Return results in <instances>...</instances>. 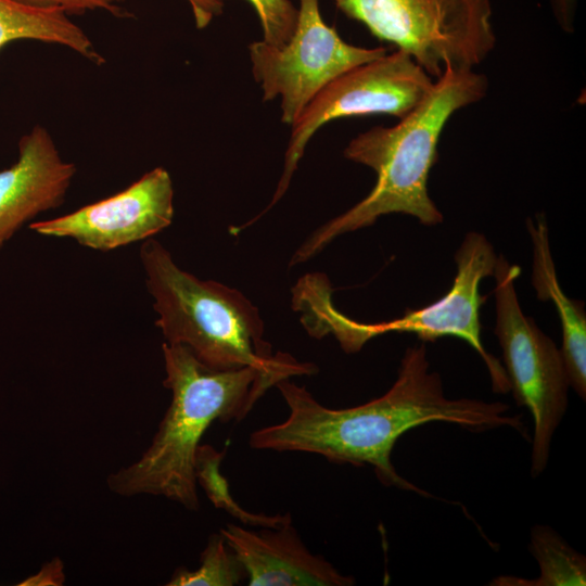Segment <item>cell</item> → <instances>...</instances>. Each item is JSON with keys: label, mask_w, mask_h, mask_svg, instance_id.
I'll return each instance as SVG.
<instances>
[{"label": "cell", "mask_w": 586, "mask_h": 586, "mask_svg": "<svg viewBox=\"0 0 586 586\" xmlns=\"http://www.w3.org/2000/svg\"><path fill=\"white\" fill-rule=\"evenodd\" d=\"M276 386L289 416L281 423L254 431L249 440L252 448L313 453L335 463L369 464L384 486L423 496L429 494L400 476L391 460L397 440L407 431L443 421L477 432L509 426L525 435L520 416L507 415V404L448 398L440 374L430 371L423 342L405 351L390 390L359 406L324 407L290 379Z\"/></svg>", "instance_id": "obj_1"}, {"label": "cell", "mask_w": 586, "mask_h": 586, "mask_svg": "<svg viewBox=\"0 0 586 586\" xmlns=\"http://www.w3.org/2000/svg\"><path fill=\"white\" fill-rule=\"evenodd\" d=\"M487 87L482 74L446 67L398 124L377 126L355 137L344 156L372 168L377 174L374 187L360 202L315 230L295 251L289 266L309 260L337 237L371 226L383 215L402 213L422 225L441 224L443 214L428 192L440 136L451 115L484 98Z\"/></svg>", "instance_id": "obj_2"}, {"label": "cell", "mask_w": 586, "mask_h": 586, "mask_svg": "<svg viewBox=\"0 0 586 586\" xmlns=\"http://www.w3.org/2000/svg\"><path fill=\"white\" fill-rule=\"evenodd\" d=\"M171 402L151 445L132 464L111 474L107 485L122 496H164L198 510L195 456L216 421L243 419L256 402L284 379V373L255 367L215 370L180 344L162 345Z\"/></svg>", "instance_id": "obj_3"}, {"label": "cell", "mask_w": 586, "mask_h": 586, "mask_svg": "<svg viewBox=\"0 0 586 586\" xmlns=\"http://www.w3.org/2000/svg\"><path fill=\"white\" fill-rule=\"evenodd\" d=\"M140 260L157 314L155 326L166 343L188 347L215 370L251 366L290 378L317 372L310 362L281 352L272 354L263 339L257 307L240 291L181 269L170 252L151 238L140 247Z\"/></svg>", "instance_id": "obj_4"}, {"label": "cell", "mask_w": 586, "mask_h": 586, "mask_svg": "<svg viewBox=\"0 0 586 586\" xmlns=\"http://www.w3.org/2000/svg\"><path fill=\"white\" fill-rule=\"evenodd\" d=\"M335 4L436 79L446 67L472 69L495 47L491 0H335Z\"/></svg>", "instance_id": "obj_5"}, {"label": "cell", "mask_w": 586, "mask_h": 586, "mask_svg": "<svg viewBox=\"0 0 586 586\" xmlns=\"http://www.w3.org/2000/svg\"><path fill=\"white\" fill-rule=\"evenodd\" d=\"M520 273L518 265L497 257L494 333L514 399L534 421L531 473L537 477L547 467L552 436L565 415L570 380L561 351L522 311L514 285Z\"/></svg>", "instance_id": "obj_6"}, {"label": "cell", "mask_w": 586, "mask_h": 586, "mask_svg": "<svg viewBox=\"0 0 586 586\" xmlns=\"http://www.w3.org/2000/svg\"><path fill=\"white\" fill-rule=\"evenodd\" d=\"M433 84L402 50L359 64L328 82L291 125L282 175L263 213L286 192L305 146L317 129L342 117L384 113L402 118L428 94Z\"/></svg>", "instance_id": "obj_7"}, {"label": "cell", "mask_w": 586, "mask_h": 586, "mask_svg": "<svg viewBox=\"0 0 586 586\" xmlns=\"http://www.w3.org/2000/svg\"><path fill=\"white\" fill-rule=\"evenodd\" d=\"M252 72L264 101L281 98V119L292 125L313 98L344 72L386 54L384 48L345 42L326 24L319 0H300L295 30L282 47L263 40L249 46Z\"/></svg>", "instance_id": "obj_8"}, {"label": "cell", "mask_w": 586, "mask_h": 586, "mask_svg": "<svg viewBox=\"0 0 586 586\" xmlns=\"http://www.w3.org/2000/svg\"><path fill=\"white\" fill-rule=\"evenodd\" d=\"M497 257L484 234L468 232L455 254L457 272L449 291L432 304L407 309L400 318L391 321H356L359 344L364 346L372 337L387 332H411L423 343L455 336L467 342L481 356L494 392L507 393L510 385L505 368L486 352L481 340L480 307L486 296L481 295L480 284L484 278L493 276Z\"/></svg>", "instance_id": "obj_9"}, {"label": "cell", "mask_w": 586, "mask_h": 586, "mask_svg": "<svg viewBox=\"0 0 586 586\" xmlns=\"http://www.w3.org/2000/svg\"><path fill=\"white\" fill-rule=\"evenodd\" d=\"M173 218V180L165 168L156 167L114 195L29 228L107 252L152 238L170 226Z\"/></svg>", "instance_id": "obj_10"}, {"label": "cell", "mask_w": 586, "mask_h": 586, "mask_svg": "<svg viewBox=\"0 0 586 586\" xmlns=\"http://www.w3.org/2000/svg\"><path fill=\"white\" fill-rule=\"evenodd\" d=\"M17 149L16 162L0 170V249L33 218L58 208L77 171L41 125L23 135Z\"/></svg>", "instance_id": "obj_11"}, {"label": "cell", "mask_w": 586, "mask_h": 586, "mask_svg": "<svg viewBox=\"0 0 586 586\" xmlns=\"http://www.w3.org/2000/svg\"><path fill=\"white\" fill-rule=\"evenodd\" d=\"M220 533L243 565L251 586L355 584L354 577L343 575L324 558L311 553L298 537L292 521L277 528L259 531L229 523Z\"/></svg>", "instance_id": "obj_12"}, {"label": "cell", "mask_w": 586, "mask_h": 586, "mask_svg": "<svg viewBox=\"0 0 586 586\" xmlns=\"http://www.w3.org/2000/svg\"><path fill=\"white\" fill-rule=\"evenodd\" d=\"M526 226L533 243L532 283L540 301H551L560 319L561 354L570 386L584 400L586 397V313L584 303L565 295L556 273L545 216L537 214Z\"/></svg>", "instance_id": "obj_13"}, {"label": "cell", "mask_w": 586, "mask_h": 586, "mask_svg": "<svg viewBox=\"0 0 586 586\" xmlns=\"http://www.w3.org/2000/svg\"><path fill=\"white\" fill-rule=\"evenodd\" d=\"M62 9H46L0 0V50L16 40L66 47L97 65L104 63L90 37Z\"/></svg>", "instance_id": "obj_14"}, {"label": "cell", "mask_w": 586, "mask_h": 586, "mask_svg": "<svg viewBox=\"0 0 586 586\" xmlns=\"http://www.w3.org/2000/svg\"><path fill=\"white\" fill-rule=\"evenodd\" d=\"M530 550L539 565L535 579L499 576L491 585L501 586H578L586 585V559L555 530L535 525L531 531Z\"/></svg>", "instance_id": "obj_15"}, {"label": "cell", "mask_w": 586, "mask_h": 586, "mask_svg": "<svg viewBox=\"0 0 586 586\" xmlns=\"http://www.w3.org/2000/svg\"><path fill=\"white\" fill-rule=\"evenodd\" d=\"M246 581V573L219 532L213 534L201 553L200 566L190 571L179 568L169 586H234Z\"/></svg>", "instance_id": "obj_16"}, {"label": "cell", "mask_w": 586, "mask_h": 586, "mask_svg": "<svg viewBox=\"0 0 586 586\" xmlns=\"http://www.w3.org/2000/svg\"><path fill=\"white\" fill-rule=\"evenodd\" d=\"M225 453H219L209 445H200L195 456V477L216 507L224 508L242 522L262 526L280 527L291 522V514L266 515L249 513L230 496L227 481L219 472V463Z\"/></svg>", "instance_id": "obj_17"}, {"label": "cell", "mask_w": 586, "mask_h": 586, "mask_svg": "<svg viewBox=\"0 0 586 586\" xmlns=\"http://www.w3.org/2000/svg\"><path fill=\"white\" fill-rule=\"evenodd\" d=\"M249 1L259 17L264 35L263 41L272 47L285 44L295 30L298 9L290 0Z\"/></svg>", "instance_id": "obj_18"}, {"label": "cell", "mask_w": 586, "mask_h": 586, "mask_svg": "<svg viewBox=\"0 0 586 586\" xmlns=\"http://www.w3.org/2000/svg\"><path fill=\"white\" fill-rule=\"evenodd\" d=\"M25 5L62 9L67 14H82L87 11L104 10L114 15H122V10L109 0H14Z\"/></svg>", "instance_id": "obj_19"}, {"label": "cell", "mask_w": 586, "mask_h": 586, "mask_svg": "<svg viewBox=\"0 0 586 586\" xmlns=\"http://www.w3.org/2000/svg\"><path fill=\"white\" fill-rule=\"evenodd\" d=\"M113 2L114 0H109ZM192 9L195 26L203 29L213 18L222 12L224 1L221 0H187Z\"/></svg>", "instance_id": "obj_20"}, {"label": "cell", "mask_w": 586, "mask_h": 586, "mask_svg": "<svg viewBox=\"0 0 586 586\" xmlns=\"http://www.w3.org/2000/svg\"><path fill=\"white\" fill-rule=\"evenodd\" d=\"M555 13L563 26L572 23L577 0H551Z\"/></svg>", "instance_id": "obj_21"}]
</instances>
